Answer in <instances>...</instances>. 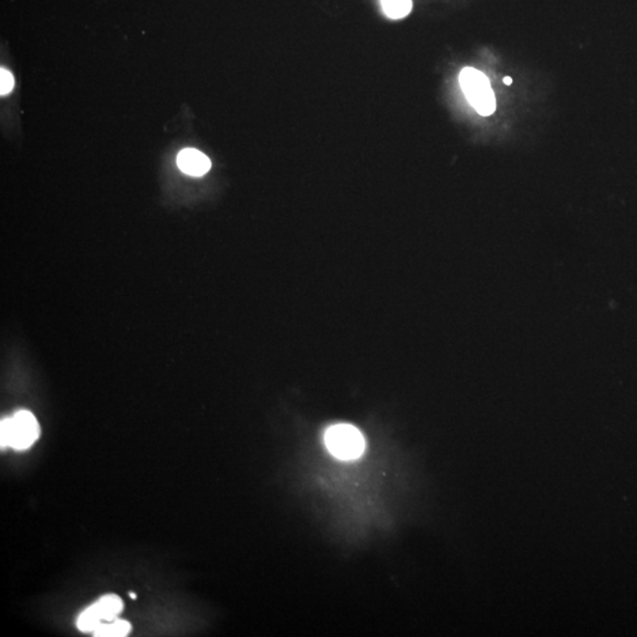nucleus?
Here are the masks:
<instances>
[{
	"instance_id": "1",
	"label": "nucleus",
	"mask_w": 637,
	"mask_h": 637,
	"mask_svg": "<svg viewBox=\"0 0 637 637\" xmlns=\"http://www.w3.org/2000/svg\"><path fill=\"white\" fill-rule=\"evenodd\" d=\"M40 427L36 417L31 412L18 411L11 418L2 420L0 424V443L2 447H13L22 451L31 447L40 438Z\"/></svg>"
},
{
	"instance_id": "2",
	"label": "nucleus",
	"mask_w": 637,
	"mask_h": 637,
	"mask_svg": "<svg viewBox=\"0 0 637 637\" xmlns=\"http://www.w3.org/2000/svg\"><path fill=\"white\" fill-rule=\"evenodd\" d=\"M326 447L341 461L358 460L366 449L365 437L354 425L336 424L325 434Z\"/></svg>"
},
{
	"instance_id": "3",
	"label": "nucleus",
	"mask_w": 637,
	"mask_h": 637,
	"mask_svg": "<svg viewBox=\"0 0 637 637\" xmlns=\"http://www.w3.org/2000/svg\"><path fill=\"white\" fill-rule=\"evenodd\" d=\"M460 83L466 100L481 116H490L496 110V98L490 81L481 71L465 67L460 75Z\"/></svg>"
},
{
	"instance_id": "4",
	"label": "nucleus",
	"mask_w": 637,
	"mask_h": 637,
	"mask_svg": "<svg viewBox=\"0 0 637 637\" xmlns=\"http://www.w3.org/2000/svg\"><path fill=\"white\" fill-rule=\"evenodd\" d=\"M123 608V601L117 595H104L79 614L77 628L82 633H94L105 622L119 619Z\"/></svg>"
},
{
	"instance_id": "5",
	"label": "nucleus",
	"mask_w": 637,
	"mask_h": 637,
	"mask_svg": "<svg viewBox=\"0 0 637 637\" xmlns=\"http://www.w3.org/2000/svg\"><path fill=\"white\" fill-rule=\"evenodd\" d=\"M178 168L191 176H203L211 168V159L196 149L182 150L177 157Z\"/></svg>"
},
{
	"instance_id": "6",
	"label": "nucleus",
	"mask_w": 637,
	"mask_h": 637,
	"mask_svg": "<svg viewBox=\"0 0 637 637\" xmlns=\"http://www.w3.org/2000/svg\"><path fill=\"white\" fill-rule=\"evenodd\" d=\"M131 624L128 621L116 619L101 624L93 633L96 637H125L130 634Z\"/></svg>"
},
{
	"instance_id": "7",
	"label": "nucleus",
	"mask_w": 637,
	"mask_h": 637,
	"mask_svg": "<svg viewBox=\"0 0 637 637\" xmlns=\"http://www.w3.org/2000/svg\"><path fill=\"white\" fill-rule=\"evenodd\" d=\"M386 16L392 19L407 17L412 10V0H381Z\"/></svg>"
},
{
	"instance_id": "8",
	"label": "nucleus",
	"mask_w": 637,
	"mask_h": 637,
	"mask_svg": "<svg viewBox=\"0 0 637 637\" xmlns=\"http://www.w3.org/2000/svg\"><path fill=\"white\" fill-rule=\"evenodd\" d=\"M14 86V78L10 71L5 69L0 70V94L2 96L7 94Z\"/></svg>"
},
{
	"instance_id": "9",
	"label": "nucleus",
	"mask_w": 637,
	"mask_h": 637,
	"mask_svg": "<svg viewBox=\"0 0 637 637\" xmlns=\"http://www.w3.org/2000/svg\"><path fill=\"white\" fill-rule=\"evenodd\" d=\"M504 83H506V85H510L511 83H513V79H511L510 77H506L504 78Z\"/></svg>"
},
{
	"instance_id": "10",
	"label": "nucleus",
	"mask_w": 637,
	"mask_h": 637,
	"mask_svg": "<svg viewBox=\"0 0 637 637\" xmlns=\"http://www.w3.org/2000/svg\"><path fill=\"white\" fill-rule=\"evenodd\" d=\"M129 597H130L132 598V600H136V598H138V597H136L135 593L129 594Z\"/></svg>"
}]
</instances>
